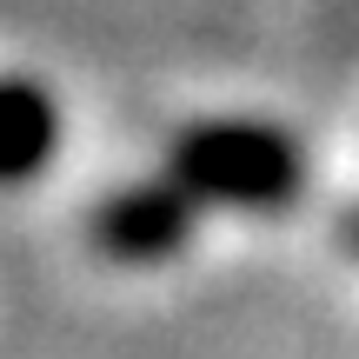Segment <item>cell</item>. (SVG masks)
Here are the masks:
<instances>
[{
    "mask_svg": "<svg viewBox=\"0 0 359 359\" xmlns=\"http://www.w3.org/2000/svg\"><path fill=\"white\" fill-rule=\"evenodd\" d=\"M167 173L187 193L213 206H240V213H280L306 187V160H299L293 133L259 127V120H200V127L173 133Z\"/></svg>",
    "mask_w": 359,
    "mask_h": 359,
    "instance_id": "1",
    "label": "cell"
},
{
    "mask_svg": "<svg viewBox=\"0 0 359 359\" xmlns=\"http://www.w3.org/2000/svg\"><path fill=\"white\" fill-rule=\"evenodd\" d=\"M200 226V193H187L180 180H140V187L107 193L87 213V246L120 266H154V259H173L180 246Z\"/></svg>",
    "mask_w": 359,
    "mask_h": 359,
    "instance_id": "2",
    "label": "cell"
},
{
    "mask_svg": "<svg viewBox=\"0 0 359 359\" xmlns=\"http://www.w3.org/2000/svg\"><path fill=\"white\" fill-rule=\"evenodd\" d=\"M60 154V107L34 80H0V187H27Z\"/></svg>",
    "mask_w": 359,
    "mask_h": 359,
    "instance_id": "3",
    "label": "cell"
},
{
    "mask_svg": "<svg viewBox=\"0 0 359 359\" xmlns=\"http://www.w3.org/2000/svg\"><path fill=\"white\" fill-rule=\"evenodd\" d=\"M339 233H346V246H353V253H359V206H353V213H346V226H339Z\"/></svg>",
    "mask_w": 359,
    "mask_h": 359,
    "instance_id": "4",
    "label": "cell"
}]
</instances>
